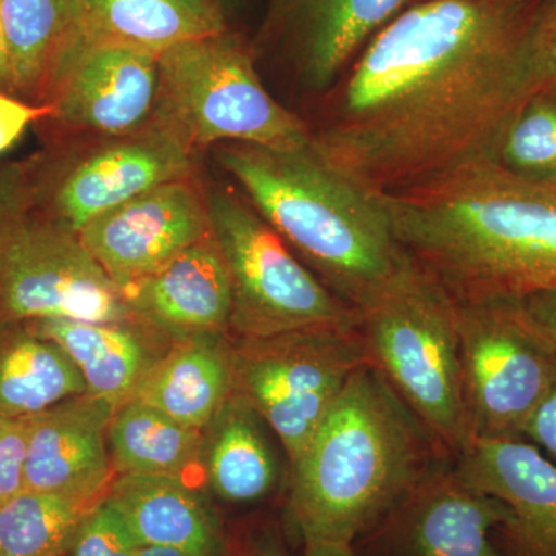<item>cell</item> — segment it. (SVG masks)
<instances>
[{
	"instance_id": "cell-16",
	"label": "cell",
	"mask_w": 556,
	"mask_h": 556,
	"mask_svg": "<svg viewBox=\"0 0 556 556\" xmlns=\"http://www.w3.org/2000/svg\"><path fill=\"white\" fill-rule=\"evenodd\" d=\"M455 466L507 507L506 556H556V467L527 441H473Z\"/></svg>"
},
{
	"instance_id": "cell-39",
	"label": "cell",
	"mask_w": 556,
	"mask_h": 556,
	"mask_svg": "<svg viewBox=\"0 0 556 556\" xmlns=\"http://www.w3.org/2000/svg\"><path fill=\"white\" fill-rule=\"evenodd\" d=\"M552 84L556 87V33L554 42V53H552Z\"/></svg>"
},
{
	"instance_id": "cell-13",
	"label": "cell",
	"mask_w": 556,
	"mask_h": 556,
	"mask_svg": "<svg viewBox=\"0 0 556 556\" xmlns=\"http://www.w3.org/2000/svg\"><path fill=\"white\" fill-rule=\"evenodd\" d=\"M159 84L156 54L78 33L54 65L42 104L64 129L126 137L152 123Z\"/></svg>"
},
{
	"instance_id": "cell-15",
	"label": "cell",
	"mask_w": 556,
	"mask_h": 556,
	"mask_svg": "<svg viewBox=\"0 0 556 556\" xmlns=\"http://www.w3.org/2000/svg\"><path fill=\"white\" fill-rule=\"evenodd\" d=\"M115 404L79 394L27 417L25 489L93 506L115 479L108 433Z\"/></svg>"
},
{
	"instance_id": "cell-30",
	"label": "cell",
	"mask_w": 556,
	"mask_h": 556,
	"mask_svg": "<svg viewBox=\"0 0 556 556\" xmlns=\"http://www.w3.org/2000/svg\"><path fill=\"white\" fill-rule=\"evenodd\" d=\"M35 211L31 167L22 163L0 166V270L11 240Z\"/></svg>"
},
{
	"instance_id": "cell-9",
	"label": "cell",
	"mask_w": 556,
	"mask_h": 556,
	"mask_svg": "<svg viewBox=\"0 0 556 556\" xmlns=\"http://www.w3.org/2000/svg\"><path fill=\"white\" fill-rule=\"evenodd\" d=\"M232 361L233 391L276 434L292 467L368 358L356 318L273 338H232Z\"/></svg>"
},
{
	"instance_id": "cell-38",
	"label": "cell",
	"mask_w": 556,
	"mask_h": 556,
	"mask_svg": "<svg viewBox=\"0 0 556 556\" xmlns=\"http://www.w3.org/2000/svg\"><path fill=\"white\" fill-rule=\"evenodd\" d=\"M137 556H193L188 552L178 551L174 547L163 546H141L139 547Z\"/></svg>"
},
{
	"instance_id": "cell-5",
	"label": "cell",
	"mask_w": 556,
	"mask_h": 556,
	"mask_svg": "<svg viewBox=\"0 0 556 556\" xmlns=\"http://www.w3.org/2000/svg\"><path fill=\"white\" fill-rule=\"evenodd\" d=\"M356 316L368 364L456 460L471 439L453 300L412 262Z\"/></svg>"
},
{
	"instance_id": "cell-12",
	"label": "cell",
	"mask_w": 556,
	"mask_h": 556,
	"mask_svg": "<svg viewBox=\"0 0 556 556\" xmlns=\"http://www.w3.org/2000/svg\"><path fill=\"white\" fill-rule=\"evenodd\" d=\"M444 460L378 526L353 544V556H506L500 527L507 507Z\"/></svg>"
},
{
	"instance_id": "cell-24",
	"label": "cell",
	"mask_w": 556,
	"mask_h": 556,
	"mask_svg": "<svg viewBox=\"0 0 556 556\" xmlns=\"http://www.w3.org/2000/svg\"><path fill=\"white\" fill-rule=\"evenodd\" d=\"M80 25L83 0H0L11 94L42 104L51 72Z\"/></svg>"
},
{
	"instance_id": "cell-28",
	"label": "cell",
	"mask_w": 556,
	"mask_h": 556,
	"mask_svg": "<svg viewBox=\"0 0 556 556\" xmlns=\"http://www.w3.org/2000/svg\"><path fill=\"white\" fill-rule=\"evenodd\" d=\"M493 161L508 174L556 186V87L527 101L497 142Z\"/></svg>"
},
{
	"instance_id": "cell-36",
	"label": "cell",
	"mask_w": 556,
	"mask_h": 556,
	"mask_svg": "<svg viewBox=\"0 0 556 556\" xmlns=\"http://www.w3.org/2000/svg\"><path fill=\"white\" fill-rule=\"evenodd\" d=\"M303 556H353L350 544L328 543V541H308L303 543Z\"/></svg>"
},
{
	"instance_id": "cell-27",
	"label": "cell",
	"mask_w": 556,
	"mask_h": 556,
	"mask_svg": "<svg viewBox=\"0 0 556 556\" xmlns=\"http://www.w3.org/2000/svg\"><path fill=\"white\" fill-rule=\"evenodd\" d=\"M90 507L67 497L22 490L0 504V556H65Z\"/></svg>"
},
{
	"instance_id": "cell-29",
	"label": "cell",
	"mask_w": 556,
	"mask_h": 556,
	"mask_svg": "<svg viewBox=\"0 0 556 556\" xmlns=\"http://www.w3.org/2000/svg\"><path fill=\"white\" fill-rule=\"evenodd\" d=\"M139 547L129 526L104 496L80 519L65 556H137Z\"/></svg>"
},
{
	"instance_id": "cell-19",
	"label": "cell",
	"mask_w": 556,
	"mask_h": 556,
	"mask_svg": "<svg viewBox=\"0 0 556 556\" xmlns=\"http://www.w3.org/2000/svg\"><path fill=\"white\" fill-rule=\"evenodd\" d=\"M416 0H291L289 24L300 84L317 98L345 75L357 54Z\"/></svg>"
},
{
	"instance_id": "cell-4",
	"label": "cell",
	"mask_w": 556,
	"mask_h": 556,
	"mask_svg": "<svg viewBox=\"0 0 556 556\" xmlns=\"http://www.w3.org/2000/svg\"><path fill=\"white\" fill-rule=\"evenodd\" d=\"M217 159L260 217L354 313L412 265L379 193L329 166L313 146L226 142Z\"/></svg>"
},
{
	"instance_id": "cell-3",
	"label": "cell",
	"mask_w": 556,
	"mask_h": 556,
	"mask_svg": "<svg viewBox=\"0 0 556 556\" xmlns=\"http://www.w3.org/2000/svg\"><path fill=\"white\" fill-rule=\"evenodd\" d=\"M444 460L427 428L367 362L291 467L289 519L303 543L353 546Z\"/></svg>"
},
{
	"instance_id": "cell-35",
	"label": "cell",
	"mask_w": 556,
	"mask_h": 556,
	"mask_svg": "<svg viewBox=\"0 0 556 556\" xmlns=\"http://www.w3.org/2000/svg\"><path fill=\"white\" fill-rule=\"evenodd\" d=\"M240 556H291L285 547L283 541L274 530L262 533L252 540L247 548H243Z\"/></svg>"
},
{
	"instance_id": "cell-34",
	"label": "cell",
	"mask_w": 556,
	"mask_h": 556,
	"mask_svg": "<svg viewBox=\"0 0 556 556\" xmlns=\"http://www.w3.org/2000/svg\"><path fill=\"white\" fill-rule=\"evenodd\" d=\"M526 300L529 303V308L556 343V289L536 292Z\"/></svg>"
},
{
	"instance_id": "cell-8",
	"label": "cell",
	"mask_w": 556,
	"mask_h": 556,
	"mask_svg": "<svg viewBox=\"0 0 556 556\" xmlns=\"http://www.w3.org/2000/svg\"><path fill=\"white\" fill-rule=\"evenodd\" d=\"M204 193L211 233L228 269L230 338H273L356 320L247 199L219 188Z\"/></svg>"
},
{
	"instance_id": "cell-1",
	"label": "cell",
	"mask_w": 556,
	"mask_h": 556,
	"mask_svg": "<svg viewBox=\"0 0 556 556\" xmlns=\"http://www.w3.org/2000/svg\"><path fill=\"white\" fill-rule=\"evenodd\" d=\"M556 0H416L320 100L311 146L375 193L495 156L552 84Z\"/></svg>"
},
{
	"instance_id": "cell-31",
	"label": "cell",
	"mask_w": 556,
	"mask_h": 556,
	"mask_svg": "<svg viewBox=\"0 0 556 556\" xmlns=\"http://www.w3.org/2000/svg\"><path fill=\"white\" fill-rule=\"evenodd\" d=\"M27 417L0 415V504L25 490Z\"/></svg>"
},
{
	"instance_id": "cell-14",
	"label": "cell",
	"mask_w": 556,
	"mask_h": 556,
	"mask_svg": "<svg viewBox=\"0 0 556 556\" xmlns=\"http://www.w3.org/2000/svg\"><path fill=\"white\" fill-rule=\"evenodd\" d=\"M208 233L206 193L189 177L110 208L91 219L79 237L124 292Z\"/></svg>"
},
{
	"instance_id": "cell-26",
	"label": "cell",
	"mask_w": 556,
	"mask_h": 556,
	"mask_svg": "<svg viewBox=\"0 0 556 556\" xmlns=\"http://www.w3.org/2000/svg\"><path fill=\"white\" fill-rule=\"evenodd\" d=\"M108 442L116 475L186 479L192 468L203 467V430L181 426L135 399L116 409Z\"/></svg>"
},
{
	"instance_id": "cell-22",
	"label": "cell",
	"mask_w": 556,
	"mask_h": 556,
	"mask_svg": "<svg viewBox=\"0 0 556 556\" xmlns=\"http://www.w3.org/2000/svg\"><path fill=\"white\" fill-rule=\"evenodd\" d=\"M266 424L240 394L203 430V468L212 492L229 504H252L276 489L278 466Z\"/></svg>"
},
{
	"instance_id": "cell-10",
	"label": "cell",
	"mask_w": 556,
	"mask_h": 556,
	"mask_svg": "<svg viewBox=\"0 0 556 556\" xmlns=\"http://www.w3.org/2000/svg\"><path fill=\"white\" fill-rule=\"evenodd\" d=\"M0 317L119 321L137 316L79 233L35 208L3 258Z\"/></svg>"
},
{
	"instance_id": "cell-33",
	"label": "cell",
	"mask_w": 556,
	"mask_h": 556,
	"mask_svg": "<svg viewBox=\"0 0 556 556\" xmlns=\"http://www.w3.org/2000/svg\"><path fill=\"white\" fill-rule=\"evenodd\" d=\"M525 441L535 445L556 467V386L527 424Z\"/></svg>"
},
{
	"instance_id": "cell-2",
	"label": "cell",
	"mask_w": 556,
	"mask_h": 556,
	"mask_svg": "<svg viewBox=\"0 0 556 556\" xmlns=\"http://www.w3.org/2000/svg\"><path fill=\"white\" fill-rule=\"evenodd\" d=\"M379 197L408 257L453 302L556 289V186L486 160Z\"/></svg>"
},
{
	"instance_id": "cell-7",
	"label": "cell",
	"mask_w": 556,
	"mask_h": 556,
	"mask_svg": "<svg viewBox=\"0 0 556 556\" xmlns=\"http://www.w3.org/2000/svg\"><path fill=\"white\" fill-rule=\"evenodd\" d=\"M453 303L471 442L525 441L556 386L555 340L526 299Z\"/></svg>"
},
{
	"instance_id": "cell-6",
	"label": "cell",
	"mask_w": 556,
	"mask_h": 556,
	"mask_svg": "<svg viewBox=\"0 0 556 556\" xmlns=\"http://www.w3.org/2000/svg\"><path fill=\"white\" fill-rule=\"evenodd\" d=\"M152 123L193 150L241 142L273 150L309 148V126L263 86L239 39L219 33L170 47L159 56Z\"/></svg>"
},
{
	"instance_id": "cell-21",
	"label": "cell",
	"mask_w": 556,
	"mask_h": 556,
	"mask_svg": "<svg viewBox=\"0 0 556 556\" xmlns=\"http://www.w3.org/2000/svg\"><path fill=\"white\" fill-rule=\"evenodd\" d=\"M232 390L230 336H193L172 342L131 399L159 409L181 426L204 430Z\"/></svg>"
},
{
	"instance_id": "cell-23",
	"label": "cell",
	"mask_w": 556,
	"mask_h": 556,
	"mask_svg": "<svg viewBox=\"0 0 556 556\" xmlns=\"http://www.w3.org/2000/svg\"><path fill=\"white\" fill-rule=\"evenodd\" d=\"M225 31L211 0H83L80 36L156 56L178 43Z\"/></svg>"
},
{
	"instance_id": "cell-37",
	"label": "cell",
	"mask_w": 556,
	"mask_h": 556,
	"mask_svg": "<svg viewBox=\"0 0 556 556\" xmlns=\"http://www.w3.org/2000/svg\"><path fill=\"white\" fill-rule=\"evenodd\" d=\"M0 90L11 93L9 61H7L5 43H3L2 27H0Z\"/></svg>"
},
{
	"instance_id": "cell-32",
	"label": "cell",
	"mask_w": 556,
	"mask_h": 556,
	"mask_svg": "<svg viewBox=\"0 0 556 556\" xmlns=\"http://www.w3.org/2000/svg\"><path fill=\"white\" fill-rule=\"evenodd\" d=\"M50 104H35L0 90V155L13 148L33 123L50 119Z\"/></svg>"
},
{
	"instance_id": "cell-18",
	"label": "cell",
	"mask_w": 556,
	"mask_h": 556,
	"mask_svg": "<svg viewBox=\"0 0 556 556\" xmlns=\"http://www.w3.org/2000/svg\"><path fill=\"white\" fill-rule=\"evenodd\" d=\"M28 327L56 343L78 368L86 393L116 407L129 402L172 340L138 317L119 321L28 320Z\"/></svg>"
},
{
	"instance_id": "cell-11",
	"label": "cell",
	"mask_w": 556,
	"mask_h": 556,
	"mask_svg": "<svg viewBox=\"0 0 556 556\" xmlns=\"http://www.w3.org/2000/svg\"><path fill=\"white\" fill-rule=\"evenodd\" d=\"M195 152L155 123L126 137L104 138L50 177L31 169L35 208L79 233L110 208L164 182L192 177Z\"/></svg>"
},
{
	"instance_id": "cell-25",
	"label": "cell",
	"mask_w": 556,
	"mask_h": 556,
	"mask_svg": "<svg viewBox=\"0 0 556 556\" xmlns=\"http://www.w3.org/2000/svg\"><path fill=\"white\" fill-rule=\"evenodd\" d=\"M86 393V383L56 343L27 321L0 317V415L30 417Z\"/></svg>"
},
{
	"instance_id": "cell-17",
	"label": "cell",
	"mask_w": 556,
	"mask_h": 556,
	"mask_svg": "<svg viewBox=\"0 0 556 556\" xmlns=\"http://www.w3.org/2000/svg\"><path fill=\"white\" fill-rule=\"evenodd\" d=\"M123 294L134 316L172 340L229 334L228 269L212 233Z\"/></svg>"
},
{
	"instance_id": "cell-20",
	"label": "cell",
	"mask_w": 556,
	"mask_h": 556,
	"mask_svg": "<svg viewBox=\"0 0 556 556\" xmlns=\"http://www.w3.org/2000/svg\"><path fill=\"white\" fill-rule=\"evenodd\" d=\"M105 497L141 546L174 547L193 556H228L218 515L185 478L116 475Z\"/></svg>"
}]
</instances>
